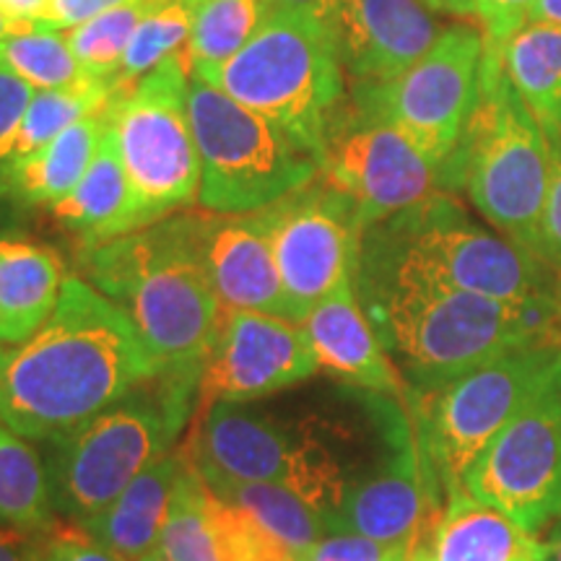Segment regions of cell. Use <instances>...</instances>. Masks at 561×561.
Masks as SVG:
<instances>
[{
  "mask_svg": "<svg viewBox=\"0 0 561 561\" xmlns=\"http://www.w3.org/2000/svg\"><path fill=\"white\" fill-rule=\"evenodd\" d=\"M356 294L416 396L445 388L515 348L561 346L557 297L500 301L455 289L377 227L362 234Z\"/></svg>",
  "mask_w": 561,
  "mask_h": 561,
  "instance_id": "1",
  "label": "cell"
},
{
  "mask_svg": "<svg viewBox=\"0 0 561 561\" xmlns=\"http://www.w3.org/2000/svg\"><path fill=\"white\" fill-rule=\"evenodd\" d=\"M161 369L115 301L68 276L53 318L19 346H0V421L30 442L73 430Z\"/></svg>",
  "mask_w": 561,
  "mask_h": 561,
  "instance_id": "2",
  "label": "cell"
},
{
  "mask_svg": "<svg viewBox=\"0 0 561 561\" xmlns=\"http://www.w3.org/2000/svg\"><path fill=\"white\" fill-rule=\"evenodd\" d=\"M81 278L128 314L161 375L198 377L221 318L178 214L79 250Z\"/></svg>",
  "mask_w": 561,
  "mask_h": 561,
  "instance_id": "3",
  "label": "cell"
},
{
  "mask_svg": "<svg viewBox=\"0 0 561 561\" xmlns=\"http://www.w3.org/2000/svg\"><path fill=\"white\" fill-rule=\"evenodd\" d=\"M198 377L159 375L73 430L37 442L55 515L81 523L178 450L195 413Z\"/></svg>",
  "mask_w": 561,
  "mask_h": 561,
  "instance_id": "4",
  "label": "cell"
},
{
  "mask_svg": "<svg viewBox=\"0 0 561 561\" xmlns=\"http://www.w3.org/2000/svg\"><path fill=\"white\" fill-rule=\"evenodd\" d=\"M561 138L538 121L502 68L483 55L481 96L445 164V191L462 187L491 227L533 252Z\"/></svg>",
  "mask_w": 561,
  "mask_h": 561,
  "instance_id": "5",
  "label": "cell"
},
{
  "mask_svg": "<svg viewBox=\"0 0 561 561\" xmlns=\"http://www.w3.org/2000/svg\"><path fill=\"white\" fill-rule=\"evenodd\" d=\"M191 79L208 81L237 104L276 123L318 164L328 130L346 104V73L333 32L286 11H271L234 58Z\"/></svg>",
  "mask_w": 561,
  "mask_h": 561,
  "instance_id": "6",
  "label": "cell"
},
{
  "mask_svg": "<svg viewBox=\"0 0 561 561\" xmlns=\"http://www.w3.org/2000/svg\"><path fill=\"white\" fill-rule=\"evenodd\" d=\"M201 208L252 214L318 180L320 164L276 123L237 104L203 79L187 89Z\"/></svg>",
  "mask_w": 561,
  "mask_h": 561,
  "instance_id": "7",
  "label": "cell"
},
{
  "mask_svg": "<svg viewBox=\"0 0 561 561\" xmlns=\"http://www.w3.org/2000/svg\"><path fill=\"white\" fill-rule=\"evenodd\" d=\"M187 89L191 73L180 53L136 83H112L107 121L130 182L138 229L198 203L201 164Z\"/></svg>",
  "mask_w": 561,
  "mask_h": 561,
  "instance_id": "8",
  "label": "cell"
},
{
  "mask_svg": "<svg viewBox=\"0 0 561 561\" xmlns=\"http://www.w3.org/2000/svg\"><path fill=\"white\" fill-rule=\"evenodd\" d=\"M559 343L515 348L481 364L445 388L409 396V409L445 496L460 486L462 473L502 426L520 411L546 369L559 359Z\"/></svg>",
  "mask_w": 561,
  "mask_h": 561,
  "instance_id": "9",
  "label": "cell"
},
{
  "mask_svg": "<svg viewBox=\"0 0 561 561\" xmlns=\"http://www.w3.org/2000/svg\"><path fill=\"white\" fill-rule=\"evenodd\" d=\"M375 227L455 289L500 301L557 297V273L507 237L476 227L445 191Z\"/></svg>",
  "mask_w": 561,
  "mask_h": 561,
  "instance_id": "10",
  "label": "cell"
},
{
  "mask_svg": "<svg viewBox=\"0 0 561 561\" xmlns=\"http://www.w3.org/2000/svg\"><path fill=\"white\" fill-rule=\"evenodd\" d=\"M483 34L458 21L442 30L419 62L388 83H351L348 102L362 115L396 125L447 164L466 136L481 96Z\"/></svg>",
  "mask_w": 561,
  "mask_h": 561,
  "instance_id": "11",
  "label": "cell"
},
{
  "mask_svg": "<svg viewBox=\"0 0 561 561\" xmlns=\"http://www.w3.org/2000/svg\"><path fill=\"white\" fill-rule=\"evenodd\" d=\"M460 486L538 536L561 520V354Z\"/></svg>",
  "mask_w": 561,
  "mask_h": 561,
  "instance_id": "12",
  "label": "cell"
},
{
  "mask_svg": "<svg viewBox=\"0 0 561 561\" xmlns=\"http://www.w3.org/2000/svg\"><path fill=\"white\" fill-rule=\"evenodd\" d=\"M320 178L348 201L362 229L445 191L442 161L396 125L362 115L348 100L328 130Z\"/></svg>",
  "mask_w": 561,
  "mask_h": 561,
  "instance_id": "13",
  "label": "cell"
},
{
  "mask_svg": "<svg viewBox=\"0 0 561 561\" xmlns=\"http://www.w3.org/2000/svg\"><path fill=\"white\" fill-rule=\"evenodd\" d=\"M289 318L301 322L314 305L356 280L362 224L325 180H312L265 208Z\"/></svg>",
  "mask_w": 561,
  "mask_h": 561,
  "instance_id": "14",
  "label": "cell"
},
{
  "mask_svg": "<svg viewBox=\"0 0 561 561\" xmlns=\"http://www.w3.org/2000/svg\"><path fill=\"white\" fill-rule=\"evenodd\" d=\"M320 364L299 322L280 314L221 310L198 369L195 413L216 403H252L318 375Z\"/></svg>",
  "mask_w": 561,
  "mask_h": 561,
  "instance_id": "15",
  "label": "cell"
},
{
  "mask_svg": "<svg viewBox=\"0 0 561 561\" xmlns=\"http://www.w3.org/2000/svg\"><path fill=\"white\" fill-rule=\"evenodd\" d=\"M178 219L221 310L289 318L265 208L252 214L187 208L180 210Z\"/></svg>",
  "mask_w": 561,
  "mask_h": 561,
  "instance_id": "16",
  "label": "cell"
},
{
  "mask_svg": "<svg viewBox=\"0 0 561 561\" xmlns=\"http://www.w3.org/2000/svg\"><path fill=\"white\" fill-rule=\"evenodd\" d=\"M182 458L206 483H284L291 489L297 473V430L294 421L216 403L193 413L191 437L180 447Z\"/></svg>",
  "mask_w": 561,
  "mask_h": 561,
  "instance_id": "17",
  "label": "cell"
},
{
  "mask_svg": "<svg viewBox=\"0 0 561 561\" xmlns=\"http://www.w3.org/2000/svg\"><path fill=\"white\" fill-rule=\"evenodd\" d=\"M442 34L419 0H339L333 42L351 83H388L430 53Z\"/></svg>",
  "mask_w": 561,
  "mask_h": 561,
  "instance_id": "18",
  "label": "cell"
},
{
  "mask_svg": "<svg viewBox=\"0 0 561 561\" xmlns=\"http://www.w3.org/2000/svg\"><path fill=\"white\" fill-rule=\"evenodd\" d=\"M312 343L320 369L348 388L409 403L411 388L385 351L380 335L364 312L356 280L314 305L299 322Z\"/></svg>",
  "mask_w": 561,
  "mask_h": 561,
  "instance_id": "19",
  "label": "cell"
},
{
  "mask_svg": "<svg viewBox=\"0 0 561 561\" xmlns=\"http://www.w3.org/2000/svg\"><path fill=\"white\" fill-rule=\"evenodd\" d=\"M182 468L185 458L178 447L133 479L110 504L76 525L115 557L125 561L144 559L146 553L159 549Z\"/></svg>",
  "mask_w": 561,
  "mask_h": 561,
  "instance_id": "20",
  "label": "cell"
},
{
  "mask_svg": "<svg viewBox=\"0 0 561 561\" xmlns=\"http://www.w3.org/2000/svg\"><path fill=\"white\" fill-rule=\"evenodd\" d=\"M66 278V263L45 242L0 234V346L30 341L53 318Z\"/></svg>",
  "mask_w": 561,
  "mask_h": 561,
  "instance_id": "21",
  "label": "cell"
},
{
  "mask_svg": "<svg viewBox=\"0 0 561 561\" xmlns=\"http://www.w3.org/2000/svg\"><path fill=\"white\" fill-rule=\"evenodd\" d=\"M47 210L60 224V229L76 237L79 250L96 248L138 231L130 182L110 121L104 125L87 174L66 198L47 206Z\"/></svg>",
  "mask_w": 561,
  "mask_h": 561,
  "instance_id": "22",
  "label": "cell"
},
{
  "mask_svg": "<svg viewBox=\"0 0 561 561\" xmlns=\"http://www.w3.org/2000/svg\"><path fill=\"white\" fill-rule=\"evenodd\" d=\"M424 546L432 561H538V536L462 486L445 496Z\"/></svg>",
  "mask_w": 561,
  "mask_h": 561,
  "instance_id": "23",
  "label": "cell"
},
{
  "mask_svg": "<svg viewBox=\"0 0 561 561\" xmlns=\"http://www.w3.org/2000/svg\"><path fill=\"white\" fill-rule=\"evenodd\" d=\"M104 125H107V104L62 130L34 157L11 167L0 180V201H9L13 206L47 208L66 198L87 174Z\"/></svg>",
  "mask_w": 561,
  "mask_h": 561,
  "instance_id": "24",
  "label": "cell"
},
{
  "mask_svg": "<svg viewBox=\"0 0 561 561\" xmlns=\"http://www.w3.org/2000/svg\"><path fill=\"white\" fill-rule=\"evenodd\" d=\"M208 489L240 510L257 530L294 559L328 536V523L310 502L284 483L216 481Z\"/></svg>",
  "mask_w": 561,
  "mask_h": 561,
  "instance_id": "25",
  "label": "cell"
},
{
  "mask_svg": "<svg viewBox=\"0 0 561 561\" xmlns=\"http://www.w3.org/2000/svg\"><path fill=\"white\" fill-rule=\"evenodd\" d=\"M500 58L517 94L546 130L561 138V26L528 21Z\"/></svg>",
  "mask_w": 561,
  "mask_h": 561,
  "instance_id": "26",
  "label": "cell"
},
{
  "mask_svg": "<svg viewBox=\"0 0 561 561\" xmlns=\"http://www.w3.org/2000/svg\"><path fill=\"white\" fill-rule=\"evenodd\" d=\"M58 523L37 447L0 421V528L39 536Z\"/></svg>",
  "mask_w": 561,
  "mask_h": 561,
  "instance_id": "27",
  "label": "cell"
},
{
  "mask_svg": "<svg viewBox=\"0 0 561 561\" xmlns=\"http://www.w3.org/2000/svg\"><path fill=\"white\" fill-rule=\"evenodd\" d=\"M271 0H201L182 50L187 73L198 76L234 58L268 19Z\"/></svg>",
  "mask_w": 561,
  "mask_h": 561,
  "instance_id": "28",
  "label": "cell"
},
{
  "mask_svg": "<svg viewBox=\"0 0 561 561\" xmlns=\"http://www.w3.org/2000/svg\"><path fill=\"white\" fill-rule=\"evenodd\" d=\"M110 94H112V81H104V79H89L66 89L37 91V94L32 96L30 107H26L24 121L19 125L16 140H13V149H11L9 170L11 167H16L19 161L30 159L37 151L45 149L50 140L58 138L60 133L70 128L73 123H79L81 117L102 110L104 104H107Z\"/></svg>",
  "mask_w": 561,
  "mask_h": 561,
  "instance_id": "29",
  "label": "cell"
},
{
  "mask_svg": "<svg viewBox=\"0 0 561 561\" xmlns=\"http://www.w3.org/2000/svg\"><path fill=\"white\" fill-rule=\"evenodd\" d=\"M157 3L159 0H125L66 32L68 47L91 79H115L133 34Z\"/></svg>",
  "mask_w": 561,
  "mask_h": 561,
  "instance_id": "30",
  "label": "cell"
},
{
  "mask_svg": "<svg viewBox=\"0 0 561 561\" xmlns=\"http://www.w3.org/2000/svg\"><path fill=\"white\" fill-rule=\"evenodd\" d=\"M0 70L37 91L66 89L91 79L68 47L66 34L50 30L0 39Z\"/></svg>",
  "mask_w": 561,
  "mask_h": 561,
  "instance_id": "31",
  "label": "cell"
},
{
  "mask_svg": "<svg viewBox=\"0 0 561 561\" xmlns=\"http://www.w3.org/2000/svg\"><path fill=\"white\" fill-rule=\"evenodd\" d=\"M198 0H159L133 34L112 83H136L164 60L185 50Z\"/></svg>",
  "mask_w": 561,
  "mask_h": 561,
  "instance_id": "32",
  "label": "cell"
},
{
  "mask_svg": "<svg viewBox=\"0 0 561 561\" xmlns=\"http://www.w3.org/2000/svg\"><path fill=\"white\" fill-rule=\"evenodd\" d=\"M416 546L388 543L359 533H328L312 549L299 553V561H411Z\"/></svg>",
  "mask_w": 561,
  "mask_h": 561,
  "instance_id": "33",
  "label": "cell"
},
{
  "mask_svg": "<svg viewBox=\"0 0 561 561\" xmlns=\"http://www.w3.org/2000/svg\"><path fill=\"white\" fill-rule=\"evenodd\" d=\"M483 34V55L500 58L504 45L530 21L536 0H473Z\"/></svg>",
  "mask_w": 561,
  "mask_h": 561,
  "instance_id": "34",
  "label": "cell"
},
{
  "mask_svg": "<svg viewBox=\"0 0 561 561\" xmlns=\"http://www.w3.org/2000/svg\"><path fill=\"white\" fill-rule=\"evenodd\" d=\"M32 561H125L104 549L76 523L58 525L32 538Z\"/></svg>",
  "mask_w": 561,
  "mask_h": 561,
  "instance_id": "35",
  "label": "cell"
},
{
  "mask_svg": "<svg viewBox=\"0 0 561 561\" xmlns=\"http://www.w3.org/2000/svg\"><path fill=\"white\" fill-rule=\"evenodd\" d=\"M34 94L37 89H32L30 83L0 70V178L9 170L13 140Z\"/></svg>",
  "mask_w": 561,
  "mask_h": 561,
  "instance_id": "36",
  "label": "cell"
},
{
  "mask_svg": "<svg viewBox=\"0 0 561 561\" xmlns=\"http://www.w3.org/2000/svg\"><path fill=\"white\" fill-rule=\"evenodd\" d=\"M533 255L561 278V151L557 157V167H553L549 193H546L543 214L541 221H538L536 242H533Z\"/></svg>",
  "mask_w": 561,
  "mask_h": 561,
  "instance_id": "37",
  "label": "cell"
},
{
  "mask_svg": "<svg viewBox=\"0 0 561 561\" xmlns=\"http://www.w3.org/2000/svg\"><path fill=\"white\" fill-rule=\"evenodd\" d=\"M121 3H125V0H50L45 21H42V30L68 32Z\"/></svg>",
  "mask_w": 561,
  "mask_h": 561,
  "instance_id": "38",
  "label": "cell"
},
{
  "mask_svg": "<svg viewBox=\"0 0 561 561\" xmlns=\"http://www.w3.org/2000/svg\"><path fill=\"white\" fill-rule=\"evenodd\" d=\"M335 9H339V0H271V11L297 13V16L310 19L314 24L328 26L331 32Z\"/></svg>",
  "mask_w": 561,
  "mask_h": 561,
  "instance_id": "39",
  "label": "cell"
},
{
  "mask_svg": "<svg viewBox=\"0 0 561 561\" xmlns=\"http://www.w3.org/2000/svg\"><path fill=\"white\" fill-rule=\"evenodd\" d=\"M47 3H50V0H0V13L9 19L26 21V24H37L42 30Z\"/></svg>",
  "mask_w": 561,
  "mask_h": 561,
  "instance_id": "40",
  "label": "cell"
},
{
  "mask_svg": "<svg viewBox=\"0 0 561 561\" xmlns=\"http://www.w3.org/2000/svg\"><path fill=\"white\" fill-rule=\"evenodd\" d=\"M0 561H32V536L0 528Z\"/></svg>",
  "mask_w": 561,
  "mask_h": 561,
  "instance_id": "41",
  "label": "cell"
},
{
  "mask_svg": "<svg viewBox=\"0 0 561 561\" xmlns=\"http://www.w3.org/2000/svg\"><path fill=\"white\" fill-rule=\"evenodd\" d=\"M434 13H447V16H476L473 0H419Z\"/></svg>",
  "mask_w": 561,
  "mask_h": 561,
  "instance_id": "42",
  "label": "cell"
},
{
  "mask_svg": "<svg viewBox=\"0 0 561 561\" xmlns=\"http://www.w3.org/2000/svg\"><path fill=\"white\" fill-rule=\"evenodd\" d=\"M538 561H561V520L551 525L543 541H538Z\"/></svg>",
  "mask_w": 561,
  "mask_h": 561,
  "instance_id": "43",
  "label": "cell"
},
{
  "mask_svg": "<svg viewBox=\"0 0 561 561\" xmlns=\"http://www.w3.org/2000/svg\"><path fill=\"white\" fill-rule=\"evenodd\" d=\"M530 21L561 26V0H536L530 11Z\"/></svg>",
  "mask_w": 561,
  "mask_h": 561,
  "instance_id": "44",
  "label": "cell"
},
{
  "mask_svg": "<svg viewBox=\"0 0 561 561\" xmlns=\"http://www.w3.org/2000/svg\"><path fill=\"white\" fill-rule=\"evenodd\" d=\"M39 30L37 24H26V21H16V19H9L0 13V39L5 37H16V34H26V32H34Z\"/></svg>",
  "mask_w": 561,
  "mask_h": 561,
  "instance_id": "45",
  "label": "cell"
},
{
  "mask_svg": "<svg viewBox=\"0 0 561 561\" xmlns=\"http://www.w3.org/2000/svg\"><path fill=\"white\" fill-rule=\"evenodd\" d=\"M413 561H432L430 551H426V546H424V543H421L419 549H416V553H413Z\"/></svg>",
  "mask_w": 561,
  "mask_h": 561,
  "instance_id": "46",
  "label": "cell"
},
{
  "mask_svg": "<svg viewBox=\"0 0 561 561\" xmlns=\"http://www.w3.org/2000/svg\"><path fill=\"white\" fill-rule=\"evenodd\" d=\"M138 561H172V559H167L164 553H161L159 549L157 551H151V553H146L144 559H138Z\"/></svg>",
  "mask_w": 561,
  "mask_h": 561,
  "instance_id": "47",
  "label": "cell"
},
{
  "mask_svg": "<svg viewBox=\"0 0 561 561\" xmlns=\"http://www.w3.org/2000/svg\"><path fill=\"white\" fill-rule=\"evenodd\" d=\"M557 312H559V322H561V278L557 284Z\"/></svg>",
  "mask_w": 561,
  "mask_h": 561,
  "instance_id": "48",
  "label": "cell"
},
{
  "mask_svg": "<svg viewBox=\"0 0 561 561\" xmlns=\"http://www.w3.org/2000/svg\"><path fill=\"white\" fill-rule=\"evenodd\" d=\"M294 561H299V559H294Z\"/></svg>",
  "mask_w": 561,
  "mask_h": 561,
  "instance_id": "49",
  "label": "cell"
},
{
  "mask_svg": "<svg viewBox=\"0 0 561 561\" xmlns=\"http://www.w3.org/2000/svg\"><path fill=\"white\" fill-rule=\"evenodd\" d=\"M198 5H201V0H198Z\"/></svg>",
  "mask_w": 561,
  "mask_h": 561,
  "instance_id": "50",
  "label": "cell"
},
{
  "mask_svg": "<svg viewBox=\"0 0 561 561\" xmlns=\"http://www.w3.org/2000/svg\"><path fill=\"white\" fill-rule=\"evenodd\" d=\"M411 561H413V559H411Z\"/></svg>",
  "mask_w": 561,
  "mask_h": 561,
  "instance_id": "51",
  "label": "cell"
}]
</instances>
